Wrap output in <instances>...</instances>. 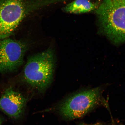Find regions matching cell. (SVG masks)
Listing matches in <instances>:
<instances>
[{
	"mask_svg": "<svg viewBox=\"0 0 125 125\" xmlns=\"http://www.w3.org/2000/svg\"><path fill=\"white\" fill-rule=\"evenodd\" d=\"M47 4L46 0H0V40L9 38L28 14Z\"/></svg>",
	"mask_w": 125,
	"mask_h": 125,
	"instance_id": "1",
	"label": "cell"
},
{
	"mask_svg": "<svg viewBox=\"0 0 125 125\" xmlns=\"http://www.w3.org/2000/svg\"><path fill=\"white\" fill-rule=\"evenodd\" d=\"M55 65L54 54L51 48L32 56L24 67L25 81L37 91L44 92L52 81Z\"/></svg>",
	"mask_w": 125,
	"mask_h": 125,
	"instance_id": "2",
	"label": "cell"
},
{
	"mask_svg": "<svg viewBox=\"0 0 125 125\" xmlns=\"http://www.w3.org/2000/svg\"><path fill=\"white\" fill-rule=\"evenodd\" d=\"M96 12L108 36L114 41L125 42V0H103Z\"/></svg>",
	"mask_w": 125,
	"mask_h": 125,
	"instance_id": "3",
	"label": "cell"
},
{
	"mask_svg": "<svg viewBox=\"0 0 125 125\" xmlns=\"http://www.w3.org/2000/svg\"><path fill=\"white\" fill-rule=\"evenodd\" d=\"M102 88L98 87L75 94L59 104V113L68 120L81 118L102 102Z\"/></svg>",
	"mask_w": 125,
	"mask_h": 125,
	"instance_id": "4",
	"label": "cell"
},
{
	"mask_svg": "<svg viewBox=\"0 0 125 125\" xmlns=\"http://www.w3.org/2000/svg\"><path fill=\"white\" fill-rule=\"evenodd\" d=\"M27 46L9 38L0 40V73L15 71L22 65Z\"/></svg>",
	"mask_w": 125,
	"mask_h": 125,
	"instance_id": "5",
	"label": "cell"
},
{
	"mask_svg": "<svg viewBox=\"0 0 125 125\" xmlns=\"http://www.w3.org/2000/svg\"><path fill=\"white\" fill-rule=\"evenodd\" d=\"M26 100L12 87L6 89L0 98V109L10 118L17 119L24 111Z\"/></svg>",
	"mask_w": 125,
	"mask_h": 125,
	"instance_id": "6",
	"label": "cell"
},
{
	"mask_svg": "<svg viewBox=\"0 0 125 125\" xmlns=\"http://www.w3.org/2000/svg\"><path fill=\"white\" fill-rule=\"evenodd\" d=\"M99 6L98 3L93 2L89 0H75L65 6L62 10L71 13H85L96 10Z\"/></svg>",
	"mask_w": 125,
	"mask_h": 125,
	"instance_id": "7",
	"label": "cell"
},
{
	"mask_svg": "<svg viewBox=\"0 0 125 125\" xmlns=\"http://www.w3.org/2000/svg\"><path fill=\"white\" fill-rule=\"evenodd\" d=\"M1 123H2V122H1V120L0 119V125H1Z\"/></svg>",
	"mask_w": 125,
	"mask_h": 125,
	"instance_id": "8",
	"label": "cell"
}]
</instances>
